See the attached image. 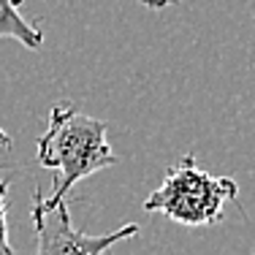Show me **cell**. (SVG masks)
Here are the masks:
<instances>
[{"mask_svg": "<svg viewBox=\"0 0 255 255\" xmlns=\"http://www.w3.org/2000/svg\"><path fill=\"white\" fill-rule=\"evenodd\" d=\"M136 3L147 5V8H152V11H160V8H168V5L179 3V0H136Z\"/></svg>", "mask_w": 255, "mask_h": 255, "instance_id": "6", "label": "cell"}, {"mask_svg": "<svg viewBox=\"0 0 255 255\" xmlns=\"http://www.w3.org/2000/svg\"><path fill=\"white\" fill-rule=\"evenodd\" d=\"M0 38H11L30 52L44 46L41 27L22 16V0H0Z\"/></svg>", "mask_w": 255, "mask_h": 255, "instance_id": "4", "label": "cell"}, {"mask_svg": "<svg viewBox=\"0 0 255 255\" xmlns=\"http://www.w3.org/2000/svg\"><path fill=\"white\" fill-rule=\"evenodd\" d=\"M239 185L231 177L204 171L193 155H182L168 166L166 177L144 201L147 212L168 217L185 228H204L223 220L226 204L236 201Z\"/></svg>", "mask_w": 255, "mask_h": 255, "instance_id": "2", "label": "cell"}, {"mask_svg": "<svg viewBox=\"0 0 255 255\" xmlns=\"http://www.w3.org/2000/svg\"><path fill=\"white\" fill-rule=\"evenodd\" d=\"M0 149H11V136L0 128ZM3 171V160H0ZM8 185L11 177H0V255H16V250L8 242Z\"/></svg>", "mask_w": 255, "mask_h": 255, "instance_id": "5", "label": "cell"}, {"mask_svg": "<svg viewBox=\"0 0 255 255\" xmlns=\"http://www.w3.org/2000/svg\"><path fill=\"white\" fill-rule=\"evenodd\" d=\"M35 163L54 174L52 193H33V209L46 215L68 201V193L76 182L93 177L114 166L112 144L106 141V123L98 117L76 112L71 103H60L49 112V125L35 144Z\"/></svg>", "mask_w": 255, "mask_h": 255, "instance_id": "1", "label": "cell"}, {"mask_svg": "<svg viewBox=\"0 0 255 255\" xmlns=\"http://www.w3.org/2000/svg\"><path fill=\"white\" fill-rule=\"evenodd\" d=\"M33 226H35V239H38L35 255H106L114 245L138 236L136 223H125V226L98 236L84 234L71 220L68 201H63L57 209L46 212V215L33 209Z\"/></svg>", "mask_w": 255, "mask_h": 255, "instance_id": "3", "label": "cell"}]
</instances>
